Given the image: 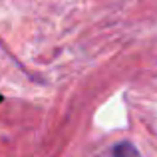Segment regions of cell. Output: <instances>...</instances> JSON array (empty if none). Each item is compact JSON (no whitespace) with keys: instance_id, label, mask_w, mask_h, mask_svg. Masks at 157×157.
<instances>
[{"instance_id":"obj_1","label":"cell","mask_w":157,"mask_h":157,"mask_svg":"<svg viewBox=\"0 0 157 157\" xmlns=\"http://www.w3.org/2000/svg\"><path fill=\"white\" fill-rule=\"evenodd\" d=\"M113 157H139V151L129 141H121L113 147Z\"/></svg>"}]
</instances>
